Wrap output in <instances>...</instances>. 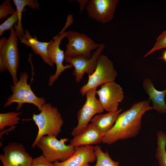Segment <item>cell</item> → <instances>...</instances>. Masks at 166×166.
<instances>
[{"label": "cell", "instance_id": "6da1fadb", "mask_svg": "<svg viewBox=\"0 0 166 166\" xmlns=\"http://www.w3.org/2000/svg\"><path fill=\"white\" fill-rule=\"evenodd\" d=\"M152 109L149 99L134 104L120 114L113 127L105 133L102 142L111 144L119 140L136 136L141 128L143 116Z\"/></svg>", "mask_w": 166, "mask_h": 166}, {"label": "cell", "instance_id": "7a4b0ae2", "mask_svg": "<svg viewBox=\"0 0 166 166\" xmlns=\"http://www.w3.org/2000/svg\"><path fill=\"white\" fill-rule=\"evenodd\" d=\"M33 119L38 131L32 147L34 148L40 139L45 135L57 136L60 132L64 121L57 108L50 103H45L38 114H33Z\"/></svg>", "mask_w": 166, "mask_h": 166}, {"label": "cell", "instance_id": "3957f363", "mask_svg": "<svg viewBox=\"0 0 166 166\" xmlns=\"http://www.w3.org/2000/svg\"><path fill=\"white\" fill-rule=\"evenodd\" d=\"M57 136H44L38 141L36 146L42 151L43 154L50 163L59 160L63 162L72 156L75 152V148L65 143L68 141L67 138L57 139Z\"/></svg>", "mask_w": 166, "mask_h": 166}, {"label": "cell", "instance_id": "277c9868", "mask_svg": "<svg viewBox=\"0 0 166 166\" xmlns=\"http://www.w3.org/2000/svg\"><path fill=\"white\" fill-rule=\"evenodd\" d=\"M29 75L26 72L20 73L19 79L14 85L11 86L12 94L8 98L4 107H6L12 103H17L16 110L18 111L24 103L33 104L37 106L40 111L43 105L46 103L44 98L37 97L32 91L30 85L27 83Z\"/></svg>", "mask_w": 166, "mask_h": 166}, {"label": "cell", "instance_id": "5b68a950", "mask_svg": "<svg viewBox=\"0 0 166 166\" xmlns=\"http://www.w3.org/2000/svg\"><path fill=\"white\" fill-rule=\"evenodd\" d=\"M117 75L113 62L106 55L101 54L94 72L88 75V81L81 88L80 93L84 96L86 92L91 89L97 88L109 82L115 81Z\"/></svg>", "mask_w": 166, "mask_h": 166}, {"label": "cell", "instance_id": "8992f818", "mask_svg": "<svg viewBox=\"0 0 166 166\" xmlns=\"http://www.w3.org/2000/svg\"><path fill=\"white\" fill-rule=\"evenodd\" d=\"M97 88L91 89L86 93V100L77 113L78 124L71 132L74 136L84 131L95 114L104 112V109L96 97Z\"/></svg>", "mask_w": 166, "mask_h": 166}, {"label": "cell", "instance_id": "52a82bcc", "mask_svg": "<svg viewBox=\"0 0 166 166\" xmlns=\"http://www.w3.org/2000/svg\"><path fill=\"white\" fill-rule=\"evenodd\" d=\"M68 43L66 45L65 54L66 57L73 58L79 56L90 58L91 51L97 49L100 44L95 42L84 34L70 30L67 32Z\"/></svg>", "mask_w": 166, "mask_h": 166}, {"label": "cell", "instance_id": "ba28073f", "mask_svg": "<svg viewBox=\"0 0 166 166\" xmlns=\"http://www.w3.org/2000/svg\"><path fill=\"white\" fill-rule=\"evenodd\" d=\"M10 32L8 38L0 46V59L2 60L10 73L14 85L18 81L17 77L19 61L18 48V38L13 27L10 30Z\"/></svg>", "mask_w": 166, "mask_h": 166}, {"label": "cell", "instance_id": "9c48e42d", "mask_svg": "<svg viewBox=\"0 0 166 166\" xmlns=\"http://www.w3.org/2000/svg\"><path fill=\"white\" fill-rule=\"evenodd\" d=\"M67 32L59 33L50 41L47 49L48 54L51 62L55 64L56 69L54 74L51 75L49 78L48 85L51 86L58 78L61 73L65 69L73 67L70 64L64 65L63 62L65 58V52L60 48V45L62 40L66 37Z\"/></svg>", "mask_w": 166, "mask_h": 166}, {"label": "cell", "instance_id": "30bf717a", "mask_svg": "<svg viewBox=\"0 0 166 166\" xmlns=\"http://www.w3.org/2000/svg\"><path fill=\"white\" fill-rule=\"evenodd\" d=\"M105 48V45L103 43H100V46L93 52L90 58L83 56L73 58L65 57V61L72 65L74 68L73 74L75 77L77 82L79 83L81 80L85 73L90 75L94 73L99 58L102 54Z\"/></svg>", "mask_w": 166, "mask_h": 166}, {"label": "cell", "instance_id": "8fae6325", "mask_svg": "<svg viewBox=\"0 0 166 166\" xmlns=\"http://www.w3.org/2000/svg\"><path fill=\"white\" fill-rule=\"evenodd\" d=\"M0 155L3 166H30L33 159L24 146L17 142L9 143Z\"/></svg>", "mask_w": 166, "mask_h": 166}, {"label": "cell", "instance_id": "7c38bea8", "mask_svg": "<svg viewBox=\"0 0 166 166\" xmlns=\"http://www.w3.org/2000/svg\"><path fill=\"white\" fill-rule=\"evenodd\" d=\"M96 93L104 109L108 112L118 110L119 103L124 97L122 87L115 81L101 85Z\"/></svg>", "mask_w": 166, "mask_h": 166}, {"label": "cell", "instance_id": "4fadbf2b", "mask_svg": "<svg viewBox=\"0 0 166 166\" xmlns=\"http://www.w3.org/2000/svg\"><path fill=\"white\" fill-rule=\"evenodd\" d=\"M118 0H89L86 6L88 17L98 22L106 23L114 18Z\"/></svg>", "mask_w": 166, "mask_h": 166}, {"label": "cell", "instance_id": "5bb4252c", "mask_svg": "<svg viewBox=\"0 0 166 166\" xmlns=\"http://www.w3.org/2000/svg\"><path fill=\"white\" fill-rule=\"evenodd\" d=\"M74 154L65 161L56 162L54 166H91L89 164L97 160L94 146L87 145L75 148Z\"/></svg>", "mask_w": 166, "mask_h": 166}, {"label": "cell", "instance_id": "9a60e30c", "mask_svg": "<svg viewBox=\"0 0 166 166\" xmlns=\"http://www.w3.org/2000/svg\"><path fill=\"white\" fill-rule=\"evenodd\" d=\"M105 134L101 132L91 123L84 131L74 136L70 140L69 144L75 148L99 144L102 142Z\"/></svg>", "mask_w": 166, "mask_h": 166}, {"label": "cell", "instance_id": "2e32d148", "mask_svg": "<svg viewBox=\"0 0 166 166\" xmlns=\"http://www.w3.org/2000/svg\"><path fill=\"white\" fill-rule=\"evenodd\" d=\"M143 88L145 92L149 96V100L152 104L153 109L160 113H166V89L161 91L158 90L154 87L151 80L148 78L144 80Z\"/></svg>", "mask_w": 166, "mask_h": 166}, {"label": "cell", "instance_id": "e0dca14e", "mask_svg": "<svg viewBox=\"0 0 166 166\" xmlns=\"http://www.w3.org/2000/svg\"><path fill=\"white\" fill-rule=\"evenodd\" d=\"M20 40L22 44L27 47H30L34 53L39 55L45 63L50 66H53V64L49 58L47 52L50 41L48 42L39 41L35 36L34 37L31 36L28 29L25 30V34Z\"/></svg>", "mask_w": 166, "mask_h": 166}, {"label": "cell", "instance_id": "ac0fdd59", "mask_svg": "<svg viewBox=\"0 0 166 166\" xmlns=\"http://www.w3.org/2000/svg\"><path fill=\"white\" fill-rule=\"evenodd\" d=\"M122 110L121 109L104 114H99L92 118L91 123L101 132L105 133L113 127Z\"/></svg>", "mask_w": 166, "mask_h": 166}, {"label": "cell", "instance_id": "d6986e66", "mask_svg": "<svg viewBox=\"0 0 166 166\" xmlns=\"http://www.w3.org/2000/svg\"><path fill=\"white\" fill-rule=\"evenodd\" d=\"M13 2L16 8L18 14V21L15 26L16 34L20 40L25 34L22 23V12L24 11L26 6L34 9L40 10V5L37 0H13Z\"/></svg>", "mask_w": 166, "mask_h": 166}, {"label": "cell", "instance_id": "ffe728a7", "mask_svg": "<svg viewBox=\"0 0 166 166\" xmlns=\"http://www.w3.org/2000/svg\"><path fill=\"white\" fill-rule=\"evenodd\" d=\"M156 136L155 157L159 166H166V134L160 131L157 132Z\"/></svg>", "mask_w": 166, "mask_h": 166}, {"label": "cell", "instance_id": "44dd1931", "mask_svg": "<svg viewBox=\"0 0 166 166\" xmlns=\"http://www.w3.org/2000/svg\"><path fill=\"white\" fill-rule=\"evenodd\" d=\"M97 157L96 163L94 166H119V161H113L107 151L103 152L99 145L94 146Z\"/></svg>", "mask_w": 166, "mask_h": 166}, {"label": "cell", "instance_id": "7402d4cb", "mask_svg": "<svg viewBox=\"0 0 166 166\" xmlns=\"http://www.w3.org/2000/svg\"><path fill=\"white\" fill-rule=\"evenodd\" d=\"M21 112H10L0 114V130H3L7 126H13L18 124L20 119L18 116Z\"/></svg>", "mask_w": 166, "mask_h": 166}, {"label": "cell", "instance_id": "603a6c76", "mask_svg": "<svg viewBox=\"0 0 166 166\" xmlns=\"http://www.w3.org/2000/svg\"><path fill=\"white\" fill-rule=\"evenodd\" d=\"M166 48V30L163 32L157 38L153 47L144 56L146 57L153 52Z\"/></svg>", "mask_w": 166, "mask_h": 166}, {"label": "cell", "instance_id": "cb8c5ba5", "mask_svg": "<svg viewBox=\"0 0 166 166\" xmlns=\"http://www.w3.org/2000/svg\"><path fill=\"white\" fill-rule=\"evenodd\" d=\"M16 12L12 5L10 0H5L0 6V19L6 18L8 15H12Z\"/></svg>", "mask_w": 166, "mask_h": 166}, {"label": "cell", "instance_id": "d4e9b609", "mask_svg": "<svg viewBox=\"0 0 166 166\" xmlns=\"http://www.w3.org/2000/svg\"><path fill=\"white\" fill-rule=\"evenodd\" d=\"M18 14L16 12L8 18L7 19L0 25V36H1L5 31L10 30L16 23L18 22Z\"/></svg>", "mask_w": 166, "mask_h": 166}, {"label": "cell", "instance_id": "484cf974", "mask_svg": "<svg viewBox=\"0 0 166 166\" xmlns=\"http://www.w3.org/2000/svg\"><path fill=\"white\" fill-rule=\"evenodd\" d=\"M30 166H54V164L49 162L42 155L33 159Z\"/></svg>", "mask_w": 166, "mask_h": 166}, {"label": "cell", "instance_id": "4316f807", "mask_svg": "<svg viewBox=\"0 0 166 166\" xmlns=\"http://www.w3.org/2000/svg\"><path fill=\"white\" fill-rule=\"evenodd\" d=\"M73 22V18L72 15L70 14L69 15L67 16V21L66 24L60 33H62L65 32L64 31L68 27H69L70 25H71Z\"/></svg>", "mask_w": 166, "mask_h": 166}, {"label": "cell", "instance_id": "83f0119b", "mask_svg": "<svg viewBox=\"0 0 166 166\" xmlns=\"http://www.w3.org/2000/svg\"><path fill=\"white\" fill-rule=\"evenodd\" d=\"M79 3L80 7V12L82 11L86 6L88 2V0H76Z\"/></svg>", "mask_w": 166, "mask_h": 166}, {"label": "cell", "instance_id": "f1b7e54d", "mask_svg": "<svg viewBox=\"0 0 166 166\" xmlns=\"http://www.w3.org/2000/svg\"><path fill=\"white\" fill-rule=\"evenodd\" d=\"M6 69H7L6 68L4 62L1 59H0V71L2 73Z\"/></svg>", "mask_w": 166, "mask_h": 166}, {"label": "cell", "instance_id": "f546056e", "mask_svg": "<svg viewBox=\"0 0 166 166\" xmlns=\"http://www.w3.org/2000/svg\"><path fill=\"white\" fill-rule=\"evenodd\" d=\"M159 59H163L166 62V49L163 52L162 56L159 58Z\"/></svg>", "mask_w": 166, "mask_h": 166}, {"label": "cell", "instance_id": "4dcf8cb0", "mask_svg": "<svg viewBox=\"0 0 166 166\" xmlns=\"http://www.w3.org/2000/svg\"></svg>", "mask_w": 166, "mask_h": 166}]
</instances>
